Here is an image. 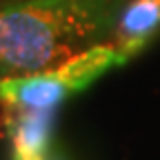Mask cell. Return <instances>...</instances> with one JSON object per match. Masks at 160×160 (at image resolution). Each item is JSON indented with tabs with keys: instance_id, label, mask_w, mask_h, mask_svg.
Listing matches in <instances>:
<instances>
[{
	"instance_id": "obj_3",
	"label": "cell",
	"mask_w": 160,
	"mask_h": 160,
	"mask_svg": "<svg viewBox=\"0 0 160 160\" xmlns=\"http://www.w3.org/2000/svg\"><path fill=\"white\" fill-rule=\"evenodd\" d=\"M53 122V109L2 107V127L11 147V160H49Z\"/></svg>"
},
{
	"instance_id": "obj_4",
	"label": "cell",
	"mask_w": 160,
	"mask_h": 160,
	"mask_svg": "<svg viewBox=\"0 0 160 160\" xmlns=\"http://www.w3.org/2000/svg\"><path fill=\"white\" fill-rule=\"evenodd\" d=\"M160 36V0H129L120 11L111 42L122 62L142 53Z\"/></svg>"
},
{
	"instance_id": "obj_2",
	"label": "cell",
	"mask_w": 160,
	"mask_h": 160,
	"mask_svg": "<svg viewBox=\"0 0 160 160\" xmlns=\"http://www.w3.org/2000/svg\"><path fill=\"white\" fill-rule=\"evenodd\" d=\"M125 65L113 42L96 45L47 71L0 80V107L58 109L71 96L91 87L100 76Z\"/></svg>"
},
{
	"instance_id": "obj_5",
	"label": "cell",
	"mask_w": 160,
	"mask_h": 160,
	"mask_svg": "<svg viewBox=\"0 0 160 160\" xmlns=\"http://www.w3.org/2000/svg\"><path fill=\"white\" fill-rule=\"evenodd\" d=\"M9 2H18V0H0V7H2V5H9Z\"/></svg>"
},
{
	"instance_id": "obj_1",
	"label": "cell",
	"mask_w": 160,
	"mask_h": 160,
	"mask_svg": "<svg viewBox=\"0 0 160 160\" xmlns=\"http://www.w3.org/2000/svg\"><path fill=\"white\" fill-rule=\"evenodd\" d=\"M129 0H18L0 7V80L47 71L111 42Z\"/></svg>"
}]
</instances>
